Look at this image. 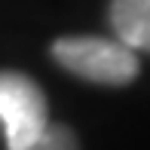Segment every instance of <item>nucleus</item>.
Listing matches in <instances>:
<instances>
[{"mask_svg": "<svg viewBox=\"0 0 150 150\" xmlns=\"http://www.w3.org/2000/svg\"><path fill=\"white\" fill-rule=\"evenodd\" d=\"M110 25L120 43L150 52V0H110Z\"/></svg>", "mask_w": 150, "mask_h": 150, "instance_id": "7ed1b4c3", "label": "nucleus"}, {"mask_svg": "<svg viewBox=\"0 0 150 150\" xmlns=\"http://www.w3.org/2000/svg\"><path fill=\"white\" fill-rule=\"evenodd\" d=\"M52 58L67 74L98 86H129L141 71L135 49L107 37H58Z\"/></svg>", "mask_w": 150, "mask_h": 150, "instance_id": "f257e3e1", "label": "nucleus"}, {"mask_svg": "<svg viewBox=\"0 0 150 150\" xmlns=\"http://www.w3.org/2000/svg\"><path fill=\"white\" fill-rule=\"evenodd\" d=\"M0 126L6 150H25L49 126L43 89L18 71H0Z\"/></svg>", "mask_w": 150, "mask_h": 150, "instance_id": "f03ea898", "label": "nucleus"}, {"mask_svg": "<svg viewBox=\"0 0 150 150\" xmlns=\"http://www.w3.org/2000/svg\"><path fill=\"white\" fill-rule=\"evenodd\" d=\"M25 150H80V144H77V135L67 126H52L49 122L43 129V135L37 141H31Z\"/></svg>", "mask_w": 150, "mask_h": 150, "instance_id": "20e7f679", "label": "nucleus"}]
</instances>
